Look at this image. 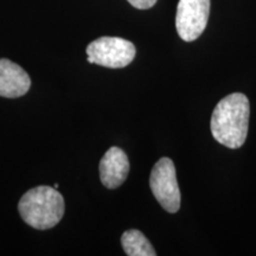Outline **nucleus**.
<instances>
[{
	"label": "nucleus",
	"instance_id": "f257e3e1",
	"mask_svg": "<svg viewBox=\"0 0 256 256\" xmlns=\"http://www.w3.org/2000/svg\"><path fill=\"white\" fill-rule=\"evenodd\" d=\"M250 107L248 98L242 92H232L222 98L211 116V134L220 145L240 148L248 134Z\"/></svg>",
	"mask_w": 256,
	"mask_h": 256
},
{
	"label": "nucleus",
	"instance_id": "f03ea898",
	"mask_svg": "<svg viewBox=\"0 0 256 256\" xmlns=\"http://www.w3.org/2000/svg\"><path fill=\"white\" fill-rule=\"evenodd\" d=\"M66 203L57 188L42 185L25 192L18 203L20 217L28 226L37 230H48L62 220Z\"/></svg>",
	"mask_w": 256,
	"mask_h": 256
},
{
	"label": "nucleus",
	"instance_id": "7ed1b4c3",
	"mask_svg": "<svg viewBox=\"0 0 256 256\" xmlns=\"http://www.w3.org/2000/svg\"><path fill=\"white\" fill-rule=\"evenodd\" d=\"M87 60L110 69L124 68L136 57L132 42L120 37H101L87 46Z\"/></svg>",
	"mask_w": 256,
	"mask_h": 256
},
{
	"label": "nucleus",
	"instance_id": "20e7f679",
	"mask_svg": "<svg viewBox=\"0 0 256 256\" xmlns=\"http://www.w3.org/2000/svg\"><path fill=\"white\" fill-rule=\"evenodd\" d=\"M150 188L158 203L170 214L177 212L180 208V190L174 162L162 158L153 166L150 176Z\"/></svg>",
	"mask_w": 256,
	"mask_h": 256
},
{
	"label": "nucleus",
	"instance_id": "39448f33",
	"mask_svg": "<svg viewBox=\"0 0 256 256\" xmlns=\"http://www.w3.org/2000/svg\"><path fill=\"white\" fill-rule=\"evenodd\" d=\"M210 14V0H179L176 28L184 42H194L206 30Z\"/></svg>",
	"mask_w": 256,
	"mask_h": 256
},
{
	"label": "nucleus",
	"instance_id": "423d86ee",
	"mask_svg": "<svg viewBox=\"0 0 256 256\" xmlns=\"http://www.w3.org/2000/svg\"><path fill=\"white\" fill-rule=\"evenodd\" d=\"M101 183L107 188H116L127 179L130 174V160L119 147H110L100 162Z\"/></svg>",
	"mask_w": 256,
	"mask_h": 256
},
{
	"label": "nucleus",
	"instance_id": "0eeeda50",
	"mask_svg": "<svg viewBox=\"0 0 256 256\" xmlns=\"http://www.w3.org/2000/svg\"><path fill=\"white\" fill-rule=\"evenodd\" d=\"M31 87L28 72L8 58L0 60V96L17 98L26 94Z\"/></svg>",
	"mask_w": 256,
	"mask_h": 256
},
{
	"label": "nucleus",
	"instance_id": "6e6552de",
	"mask_svg": "<svg viewBox=\"0 0 256 256\" xmlns=\"http://www.w3.org/2000/svg\"><path fill=\"white\" fill-rule=\"evenodd\" d=\"M121 244L128 256H156L151 242L139 230H127L121 236Z\"/></svg>",
	"mask_w": 256,
	"mask_h": 256
},
{
	"label": "nucleus",
	"instance_id": "1a4fd4ad",
	"mask_svg": "<svg viewBox=\"0 0 256 256\" xmlns=\"http://www.w3.org/2000/svg\"><path fill=\"white\" fill-rule=\"evenodd\" d=\"M127 2H130L133 8L139 10H147L153 8L158 0H127Z\"/></svg>",
	"mask_w": 256,
	"mask_h": 256
}]
</instances>
